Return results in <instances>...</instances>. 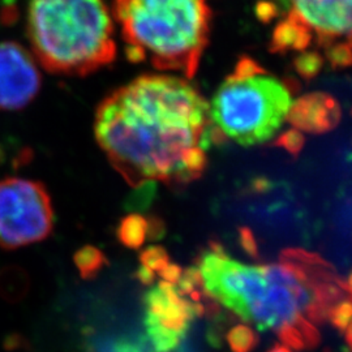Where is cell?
<instances>
[{"label": "cell", "instance_id": "5b68a950", "mask_svg": "<svg viewBox=\"0 0 352 352\" xmlns=\"http://www.w3.org/2000/svg\"><path fill=\"white\" fill-rule=\"evenodd\" d=\"M292 104L285 82L269 75L254 59L243 56L217 89L210 106L214 128L243 146L272 139Z\"/></svg>", "mask_w": 352, "mask_h": 352}, {"label": "cell", "instance_id": "277c9868", "mask_svg": "<svg viewBox=\"0 0 352 352\" xmlns=\"http://www.w3.org/2000/svg\"><path fill=\"white\" fill-rule=\"evenodd\" d=\"M26 32L36 60L51 74L90 75L116 56L113 13L103 0H30Z\"/></svg>", "mask_w": 352, "mask_h": 352}, {"label": "cell", "instance_id": "52a82bcc", "mask_svg": "<svg viewBox=\"0 0 352 352\" xmlns=\"http://www.w3.org/2000/svg\"><path fill=\"white\" fill-rule=\"evenodd\" d=\"M54 209L46 187L30 179L0 180V248L17 250L46 239Z\"/></svg>", "mask_w": 352, "mask_h": 352}, {"label": "cell", "instance_id": "3957f363", "mask_svg": "<svg viewBox=\"0 0 352 352\" xmlns=\"http://www.w3.org/2000/svg\"><path fill=\"white\" fill-rule=\"evenodd\" d=\"M126 55L161 71L196 75L212 30L208 0H113Z\"/></svg>", "mask_w": 352, "mask_h": 352}, {"label": "cell", "instance_id": "ac0fdd59", "mask_svg": "<svg viewBox=\"0 0 352 352\" xmlns=\"http://www.w3.org/2000/svg\"><path fill=\"white\" fill-rule=\"evenodd\" d=\"M241 244L244 247V250L250 253H256L257 252V247L256 243L253 239L251 231L248 228H243L241 230Z\"/></svg>", "mask_w": 352, "mask_h": 352}, {"label": "cell", "instance_id": "30bf717a", "mask_svg": "<svg viewBox=\"0 0 352 352\" xmlns=\"http://www.w3.org/2000/svg\"><path fill=\"white\" fill-rule=\"evenodd\" d=\"M286 119L298 131L325 133L340 123V104L329 94L311 93L291 104Z\"/></svg>", "mask_w": 352, "mask_h": 352}, {"label": "cell", "instance_id": "9a60e30c", "mask_svg": "<svg viewBox=\"0 0 352 352\" xmlns=\"http://www.w3.org/2000/svg\"><path fill=\"white\" fill-rule=\"evenodd\" d=\"M329 320L333 322V325L340 329L342 331H346V329L351 324L352 321V300H342L338 302L330 312Z\"/></svg>", "mask_w": 352, "mask_h": 352}, {"label": "cell", "instance_id": "5bb4252c", "mask_svg": "<svg viewBox=\"0 0 352 352\" xmlns=\"http://www.w3.org/2000/svg\"><path fill=\"white\" fill-rule=\"evenodd\" d=\"M140 264L149 269L154 274H160L162 269L170 264V257L162 247L151 245L140 254Z\"/></svg>", "mask_w": 352, "mask_h": 352}, {"label": "cell", "instance_id": "2e32d148", "mask_svg": "<svg viewBox=\"0 0 352 352\" xmlns=\"http://www.w3.org/2000/svg\"><path fill=\"white\" fill-rule=\"evenodd\" d=\"M276 145L289 151L292 155H296L300 153L304 146V138L298 129H289L278 138Z\"/></svg>", "mask_w": 352, "mask_h": 352}, {"label": "cell", "instance_id": "d6986e66", "mask_svg": "<svg viewBox=\"0 0 352 352\" xmlns=\"http://www.w3.org/2000/svg\"><path fill=\"white\" fill-rule=\"evenodd\" d=\"M346 285H347V291H349V295L351 296L350 299L352 300V274L349 278V280L346 282ZM346 340H347V344L350 346V349H351L352 351V321L351 324L349 325V327L346 329Z\"/></svg>", "mask_w": 352, "mask_h": 352}, {"label": "cell", "instance_id": "e0dca14e", "mask_svg": "<svg viewBox=\"0 0 352 352\" xmlns=\"http://www.w3.org/2000/svg\"><path fill=\"white\" fill-rule=\"evenodd\" d=\"M104 352H144L139 343L129 340H113L107 344Z\"/></svg>", "mask_w": 352, "mask_h": 352}, {"label": "cell", "instance_id": "9c48e42d", "mask_svg": "<svg viewBox=\"0 0 352 352\" xmlns=\"http://www.w3.org/2000/svg\"><path fill=\"white\" fill-rule=\"evenodd\" d=\"M41 87L42 76L34 55L17 42H0V110L25 109Z\"/></svg>", "mask_w": 352, "mask_h": 352}, {"label": "cell", "instance_id": "ffe728a7", "mask_svg": "<svg viewBox=\"0 0 352 352\" xmlns=\"http://www.w3.org/2000/svg\"><path fill=\"white\" fill-rule=\"evenodd\" d=\"M269 352H291L289 351L287 347H285V346H280V344H277V346H274V349H272Z\"/></svg>", "mask_w": 352, "mask_h": 352}, {"label": "cell", "instance_id": "4fadbf2b", "mask_svg": "<svg viewBox=\"0 0 352 352\" xmlns=\"http://www.w3.org/2000/svg\"><path fill=\"white\" fill-rule=\"evenodd\" d=\"M226 340L232 352H251L258 344V336L251 327L240 324L228 330Z\"/></svg>", "mask_w": 352, "mask_h": 352}, {"label": "cell", "instance_id": "7c38bea8", "mask_svg": "<svg viewBox=\"0 0 352 352\" xmlns=\"http://www.w3.org/2000/svg\"><path fill=\"white\" fill-rule=\"evenodd\" d=\"M75 264L80 276L84 279H90L96 277L107 265V258L96 247L85 245L76 252Z\"/></svg>", "mask_w": 352, "mask_h": 352}, {"label": "cell", "instance_id": "8992f818", "mask_svg": "<svg viewBox=\"0 0 352 352\" xmlns=\"http://www.w3.org/2000/svg\"><path fill=\"white\" fill-rule=\"evenodd\" d=\"M272 50L299 52L331 68L352 64V0H287Z\"/></svg>", "mask_w": 352, "mask_h": 352}, {"label": "cell", "instance_id": "8fae6325", "mask_svg": "<svg viewBox=\"0 0 352 352\" xmlns=\"http://www.w3.org/2000/svg\"><path fill=\"white\" fill-rule=\"evenodd\" d=\"M149 236V222L139 214L124 217L118 227V238L123 245L132 250L140 248Z\"/></svg>", "mask_w": 352, "mask_h": 352}, {"label": "cell", "instance_id": "ba28073f", "mask_svg": "<svg viewBox=\"0 0 352 352\" xmlns=\"http://www.w3.org/2000/svg\"><path fill=\"white\" fill-rule=\"evenodd\" d=\"M144 325L154 352H173L187 337L195 318L204 312L202 302L183 295L174 283L161 280L144 298Z\"/></svg>", "mask_w": 352, "mask_h": 352}, {"label": "cell", "instance_id": "7a4b0ae2", "mask_svg": "<svg viewBox=\"0 0 352 352\" xmlns=\"http://www.w3.org/2000/svg\"><path fill=\"white\" fill-rule=\"evenodd\" d=\"M206 295L260 330L276 333L287 346L315 349L316 324L349 295L347 285L318 256L287 250L278 264L247 265L212 244L199 263Z\"/></svg>", "mask_w": 352, "mask_h": 352}, {"label": "cell", "instance_id": "6da1fadb", "mask_svg": "<svg viewBox=\"0 0 352 352\" xmlns=\"http://www.w3.org/2000/svg\"><path fill=\"white\" fill-rule=\"evenodd\" d=\"M94 131L110 164L133 187L199 179L206 151L221 142L208 101L176 76H140L116 89L98 106Z\"/></svg>", "mask_w": 352, "mask_h": 352}]
</instances>
